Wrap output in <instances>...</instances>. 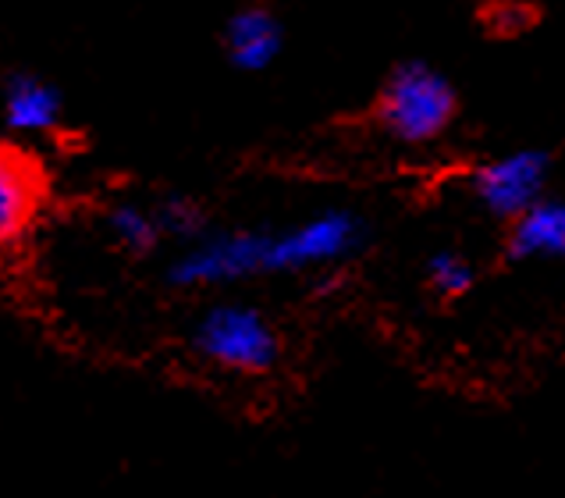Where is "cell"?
<instances>
[{
  "label": "cell",
  "mask_w": 565,
  "mask_h": 498,
  "mask_svg": "<svg viewBox=\"0 0 565 498\" xmlns=\"http://www.w3.org/2000/svg\"><path fill=\"white\" fill-rule=\"evenodd\" d=\"M192 352L228 374H267L281 360L278 328L249 303H214L189 328Z\"/></svg>",
  "instance_id": "1"
},
{
  "label": "cell",
  "mask_w": 565,
  "mask_h": 498,
  "mask_svg": "<svg viewBox=\"0 0 565 498\" xmlns=\"http://www.w3.org/2000/svg\"><path fill=\"white\" fill-rule=\"evenodd\" d=\"M267 275V232H203L168 264V285L182 293L221 288Z\"/></svg>",
  "instance_id": "2"
},
{
  "label": "cell",
  "mask_w": 565,
  "mask_h": 498,
  "mask_svg": "<svg viewBox=\"0 0 565 498\" xmlns=\"http://www.w3.org/2000/svg\"><path fill=\"white\" fill-rule=\"evenodd\" d=\"M456 96L427 64H402L381 96V121L402 142H427L451 121Z\"/></svg>",
  "instance_id": "3"
},
{
  "label": "cell",
  "mask_w": 565,
  "mask_h": 498,
  "mask_svg": "<svg viewBox=\"0 0 565 498\" xmlns=\"http://www.w3.org/2000/svg\"><path fill=\"white\" fill-rule=\"evenodd\" d=\"M360 243V221L345 211H324L285 232H267V275L310 271L342 261Z\"/></svg>",
  "instance_id": "4"
},
{
  "label": "cell",
  "mask_w": 565,
  "mask_h": 498,
  "mask_svg": "<svg viewBox=\"0 0 565 498\" xmlns=\"http://www.w3.org/2000/svg\"><path fill=\"white\" fill-rule=\"evenodd\" d=\"M544 174L547 165L541 153H509L477 171V197L494 214L520 218L526 206H534L541 200Z\"/></svg>",
  "instance_id": "5"
},
{
  "label": "cell",
  "mask_w": 565,
  "mask_h": 498,
  "mask_svg": "<svg viewBox=\"0 0 565 498\" xmlns=\"http://www.w3.org/2000/svg\"><path fill=\"white\" fill-rule=\"evenodd\" d=\"M40 200L43 189L36 168L19 150L0 147V253L29 235L40 214Z\"/></svg>",
  "instance_id": "6"
},
{
  "label": "cell",
  "mask_w": 565,
  "mask_h": 498,
  "mask_svg": "<svg viewBox=\"0 0 565 498\" xmlns=\"http://www.w3.org/2000/svg\"><path fill=\"white\" fill-rule=\"evenodd\" d=\"M4 125L11 133L22 136H40V133H54L61 125V93L57 86L43 83L40 75L29 72H14L4 83Z\"/></svg>",
  "instance_id": "7"
},
{
  "label": "cell",
  "mask_w": 565,
  "mask_h": 498,
  "mask_svg": "<svg viewBox=\"0 0 565 498\" xmlns=\"http://www.w3.org/2000/svg\"><path fill=\"white\" fill-rule=\"evenodd\" d=\"M224 51L242 72H260L281 51V25L264 8H246L224 29Z\"/></svg>",
  "instance_id": "8"
},
{
  "label": "cell",
  "mask_w": 565,
  "mask_h": 498,
  "mask_svg": "<svg viewBox=\"0 0 565 498\" xmlns=\"http://www.w3.org/2000/svg\"><path fill=\"white\" fill-rule=\"evenodd\" d=\"M515 256H565V206L534 203L515 221L512 232Z\"/></svg>",
  "instance_id": "9"
},
{
  "label": "cell",
  "mask_w": 565,
  "mask_h": 498,
  "mask_svg": "<svg viewBox=\"0 0 565 498\" xmlns=\"http://www.w3.org/2000/svg\"><path fill=\"white\" fill-rule=\"evenodd\" d=\"M107 232L118 243V250H125L128 256H153L164 246V232H160L153 206L115 203L107 211Z\"/></svg>",
  "instance_id": "10"
},
{
  "label": "cell",
  "mask_w": 565,
  "mask_h": 498,
  "mask_svg": "<svg viewBox=\"0 0 565 498\" xmlns=\"http://www.w3.org/2000/svg\"><path fill=\"white\" fill-rule=\"evenodd\" d=\"M153 214H157V221H160V232H164V243L171 239V243L185 246V243H192V239H200V235L210 229L200 206L192 203V200H185V197H168V200H160V203L153 206Z\"/></svg>",
  "instance_id": "11"
},
{
  "label": "cell",
  "mask_w": 565,
  "mask_h": 498,
  "mask_svg": "<svg viewBox=\"0 0 565 498\" xmlns=\"http://www.w3.org/2000/svg\"><path fill=\"white\" fill-rule=\"evenodd\" d=\"M427 275H430V285L438 288L441 296H459V293H466V288L473 285L470 264H466L462 256H456V253H438V256H434L430 267H427Z\"/></svg>",
  "instance_id": "12"
}]
</instances>
